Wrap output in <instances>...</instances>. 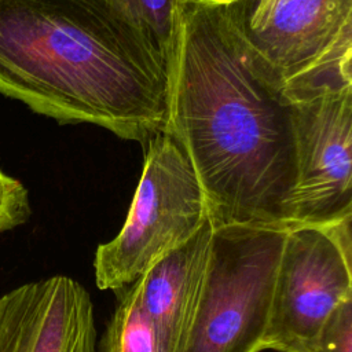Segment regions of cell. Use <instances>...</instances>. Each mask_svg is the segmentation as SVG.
I'll list each match as a JSON object with an SVG mask.
<instances>
[{
  "label": "cell",
  "instance_id": "obj_1",
  "mask_svg": "<svg viewBox=\"0 0 352 352\" xmlns=\"http://www.w3.org/2000/svg\"><path fill=\"white\" fill-rule=\"evenodd\" d=\"M235 4L180 0L165 131L188 157L213 227L287 224L296 182L292 102L246 41Z\"/></svg>",
  "mask_w": 352,
  "mask_h": 352
},
{
  "label": "cell",
  "instance_id": "obj_2",
  "mask_svg": "<svg viewBox=\"0 0 352 352\" xmlns=\"http://www.w3.org/2000/svg\"><path fill=\"white\" fill-rule=\"evenodd\" d=\"M0 94L147 143L166 129L169 59L107 0H0Z\"/></svg>",
  "mask_w": 352,
  "mask_h": 352
},
{
  "label": "cell",
  "instance_id": "obj_3",
  "mask_svg": "<svg viewBox=\"0 0 352 352\" xmlns=\"http://www.w3.org/2000/svg\"><path fill=\"white\" fill-rule=\"evenodd\" d=\"M208 220L206 197L184 150L169 132L155 133L147 140L143 170L124 226L96 249V286L116 292L128 287Z\"/></svg>",
  "mask_w": 352,
  "mask_h": 352
},
{
  "label": "cell",
  "instance_id": "obj_4",
  "mask_svg": "<svg viewBox=\"0 0 352 352\" xmlns=\"http://www.w3.org/2000/svg\"><path fill=\"white\" fill-rule=\"evenodd\" d=\"M287 227H213L206 278L183 352L263 351Z\"/></svg>",
  "mask_w": 352,
  "mask_h": 352
},
{
  "label": "cell",
  "instance_id": "obj_5",
  "mask_svg": "<svg viewBox=\"0 0 352 352\" xmlns=\"http://www.w3.org/2000/svg\"><path fill=\"white\" fill-rule=\"evenodd\" d=\"M250 47L290 100L352 88V0H239Z\"/></svg>",
  "mask_w": 352,
  "mask_h": 352
},
{
  "label": "cell",
  "instance_id": "obj_6",
  "mask_svg": "<svg viewBox=\"0 0 352 352\" xmlns=\"http://www.w3.org/2000/svg\"><path fill=\"white\" fill-rule=\"evenodd\" d=\"M352 217L287 227L264 349L308 352L329 316L352 298Z\"/></svg>",
  "mask_w": 352,
  "mask_h": 352
},
{
  "label": "cell",
  "instance_id": "obj_7",
  "mask_svg": "<svg viewBox=\"0 0 352 352\" xmlns=\"http://www.w3.org/2000/svg\"><path fill=\"white\" fill-rule=\"evenodd\" d=\"M296 182L286 223L352 217V88L293 99Z\"/></svg>",
  "mask_w": 352,
  "mask_h": 352
},
{
  "label": "cell",
  "instance_id": "obj_8",
  "mask_svg": "<svg viewBox=\"0 0 352 352\" xmlns=\"http://www.w3.org/2000/svg\"><path fill=\"white\" fill-rule=\"evenodd\" d=\"M0 352H96L89 293L54 275L0 297Z\"/></svg>",
  "mask_w": 352,
  "mask_h": 352
},
{
  "label": "cell",
  "instance_id": "obj_9",
  "mask_svg": "<svg viewBox=\"0 0 352 352\" xmlns=\"http://www.w3.org/2000/svg\"><path fill=\"white\" fill-rule=\"evenodd\" d=\"M212 238L213 226L208 220L138 279L142 305L157 330L162 352L186 348L206 278Z\"/></svg>",
  "mask_w": 352,
  "mask_h": 352
},
{
  "label": "cell",
  "instance_id": "obj_10",
  "mask_svg": "<svg viewBox=\"0 0 352 352\" xmlns=\"http://www.w3.org/2000/svg\"><path fill=\"white\" fill-rule=\"evenodd\" d=\"M98 352H162L157 330L142 305L138 280L124 289Z\"/></svg>",
  "mask_w": 352,
  "mask_h": 352
},
{
  "label": "cell",
  "instance_id": "obj_11",
  "mask_svg": "<svg viewBox=\"0 0 352 352\" xmlns=\"http://www.w3.org/2000/svg\"><path fill=\"white\" fill-rule=\"evenodd\" d=\"M136 25L169 59L180 0H107Z\"/></svg>",
  "mask_w": 352,
  "mask_h": 352
},
{
  "label": "cell",
  "instance_id": "obj_12",
  "mask_svg": "<svg viewBox=\"0 0 352 352\" xmlns=\"http://www.w3.org/2000/svg\"><path fill=\"white\" fill-rule=\"evenodd\" d=\"M308 352H352V298L329 316Z\"/></svg>",
  "mask_w": 352,
  "mask_h": 352
},
{
  "label": "cell",
  "instance_id": "obj_13",
  "mask_svg": "<svg viewBox=\"0 0 352 352\" xmlns=\"http://www.w3.org/2000/svg\"><path fill=\"white\" fill-rule=\"evenodd\" d=\"M26 187L0 169V232L22 226L30 217Z\"/></svg>",
  "mask_w": 352,
  "mask_h": 352
},
{
  "label": "cell",
  "instance_id": "obj_14",
  "mask_svg": "<svg viewBox=\"0 0 352 352\" xmlns=\"http://www.w3.org/2000/svg\"><path fill=\"white\" fill-rule=\"evenodd\" d=\"M183 1H191V3L206 4V6H232L239 0H183Z\"/></svg>",
  "mask_w": 352,
  "mask_h": 352
}]
</instances>
